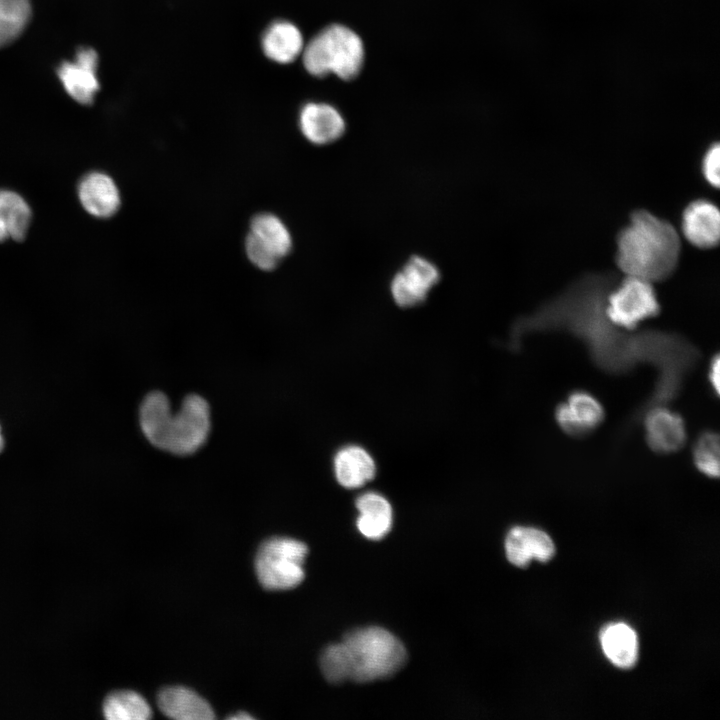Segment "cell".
<instances>
[{
	"label": "cell",
	"mask_w": 720,
	"mask_h": 720,
	"mask_svg": "<svg viewBox=\"0 0 720 720\" xmlns=\"http://www.w3.org/2000/svg\"><path fill=\"white\" fill-rule=\"evenodd\" d=\"M614 273H588L560 294L519 320L514 336L530 332L564 331L579 339L592 362L609 374H625L637 365L657 370L654 388L641 406L667 405L674 400L700 354L685 337L662 330L626 331L605 314V299L617 282Z\"/></svg>",
	"instance_id": "1"
},
{
	"label": "cell",
	"mask_w": 720,
	"mask_h": 720,
	"mask_svg": "<svg viewBox=\"0 0 720 720\" xmlns=\"http://www.w3.org/2000/svg\"><path fill=\"white\" fill-rule=\"evenodd\" d=\"M681 241L667 220L636 210L616 238V265L625 276L651 283L670 277L679 264Z\"/></svg>",
	"instance_id": "2"
},
{
	"label": "cell",
	"mask_w": 720,
	"mask_h": 720,
	"mask_svg": "<svg viewBox=\"0 0 720 720\" xmlns=\"http://www.w3.org/2000/svg\"><path fill=\"white\" fill-rule=\"evenodd\" d=\"M333 661L340 679L367 683L390 677L405 663L401 641L381 627H366L347 633L332 644Z\"/></svg>",
	"instance_id": "3"
},
{
	"label": "cell",
	"mask_w": 720,
	"mask_h": 720,
	"mask_svg": "<svg viewBox=\"0 0 720 720\" xmlns=\"http://www.w3.org/2000/svg\"><path fill=\"white\" fill-rule=\"evenodd\" d=\"M305 69L316 77L334 73L343 80L355 78L364 63L361 38L350 28L333 24L304 45Z\"/></svg>",
	"instance_id": "4"
},
{
	"label": "cell",
	"mask_w": 720,
	"mask_h": 720,
	"mask_svg": "<svg viewBox=\"0 0 720 720\" xmlns=\"http://www.w3.org/2000/svg\"><path fill=\"white\" fill-rule=\"evenodd\" d=\"M305 543L285 537L271 538L258 549L255 570L261 585L270 590L291 589L304 579Z\"/></svg>",
	"instance_id": "5"
},
{
	"label": "cell",
	"mask_w": 720,
	"mask_h": 720,
	"mask_svg": "<svg viewBox=\"0 0 720 720\" xmlns=\"http://www.w3.org/2000/svg\"><path fill=\"white\" fill-rule=\"evenodd\" d=\"M210 425L206 400L189 395L176 413L171 409L166 416L158 449L177 455L192 454L206 442Z\"/></svg>",
	"instance_id": "6"
},
{
	"label": "cell",
	"mask_w": 720,
	"mask_h": 720,
	"mask_svg": "<svg viewBox=\"0 0 720 720\" xmlns=\"http://www.w3.org/2000/svg\"><path fill=\"white\" fill-rule=\"evenodd\" d=\"M604 309L613 325L634 331L641 322L659 314L660 302L653 283L625 276L607 293Z\"/></svg>",
	"instance_id": "7"
},
{
	"label": "cell",
	"mask_w": 720,
	"mask_h": 720,
	"mask_svg": "<svg viewBox=\"0 0 720 720\" xmlns=\"http://www.w3.org/2000/svg\"><path fill=\"white\" fill-rule=\"evenodd\" d=\"M292 238L286 225L271 213L256 215L245 241L249 260L261 270H272L288 255Z\"/></svg>",
	"instance_id": "8"
},
{
	"label": "cell",
	"mask_w": 720,
	"mask_h": 720,
	"mask_svg": "<svg viewBox=\"0 0 720 720\" xmlns=\"http://www.w3.org/2000/svg\"><path fill=\"white\" fill-rule=\"evenodd\" d=\"M440 272L435 264L424 257L414 256L394 275L391 294L400 307L422 303L438 283Z\"/></svg>",
	"instance_id": "9"
},
{
	"label": "cell",
	"mask_w": 720,
	"mask_h": 720,
	"mask_svg": "<svg viewBox=\"0 0 720 720\" xmlns=\"http://www.w3.org/2000/svg\"><path fill=\"white\" fill-rule=\"evenodd\" d=\"M554 418L565 434L583 437L600 426L605 418V410L592 393L575 390L556 406Z\"/></svg>",
	"instance_id": "10"
},
{
	"label": "cell",
	"mask_w": 720,
	"mask_h": 720,
	"mask_svg": "<svg viewBox=\"0 0 720 720\" xmlns=\"http://www.w3.org/2000/svg\"><path fill=\"white\" fill-rule=\"evenodd\" d=\"M638 418L643 420L646 443L655 453L670 454L684 446L687 439L685 421L666 405L647 408Z\"/></svg>",
	"instance_id": "11"
},
{
	"label": "cell",
	"mask_w": 720,
	"mask_h": 720,
	"mask_svg": "<svg viewBox=\"0 0 720 720\" xmlns=\"http://www.w3.org/2000/svg\"><path fill=\"white\" fill-rule=\"evenodd\" d=\"M97 60L92 48H81L75 61L63 62L57 70L66 92L80 104H91L99 90Z\"/></svg>",
	"instance_id": "12"
},
{
	"label": "cell",
	"mask_w": 720,
	"mask_h": 720,
	"mask_svg": "<svg viewBox=\"0 0 720 720\" xmlns=\"http://www.w3.org/2000/svg\"><path fill=\"white\" fill-rule=\"evenodd\" d=\"M684 237L695 247H715L720 238V213L717 206L707 199L691 201L681 218Z\"/></svg>",
	"instance_id": "13"
},
{
	"label": "cell",
	"mask_w": 720,
	"mask_h": 720,
	"mask_svg": "<svg viewBox=\"0 0 720 720\" xmlns=\"http://www.w3.org/2000/svg\"><path fill=\"white\" fill-rule=\"evenodd\" d=\"M299 127L304 137L316 145H326L338 140L345 132V120L341 113L326 103H308L299 114Z\"/></svg>",
	"instance_id": "14"
},
{
	"label": "cell",
	"mask_w": 720,
	"mask_h": 720,
	"mask_svg": "<svg viewBox=\"0 0 720 720\" xmlns=\"http://www.w3.org/2000/svg\"><path fill=\"white\" fill-rule=\"evenodd\" d=\"M82 207L92 216L108 218L119 209L121 197L114 180L105 173L91 172L78 185Z\"/></svg>",
	"instance_id": "15"
},
{
	"label": "cell",
	"mask_w": 720,
	"mask_h": 720,
	"mask_svg": "<svg viewBox=\"0 0 720 720\" xmlns=\"http://www.w3.org/2000/svg\"><path fill=\"white\" fill-rule=\"evenodd\" d=\"M505 550L508 560L524 567L532 559L548 561L555 552L551 538L544 531L532 527H513L507 534Z\"/></svg>",
	"instance_id": "16"
},
{
	"label": "cell",
	"mask_w": 720,
	"mask_h": 720,
	"mask_svg": "<svg viewBox=\"0 0 720 720\" xmlns=\"http://www.w3.org/2000/svg\"><path fill=\"white\" fill-rule=\"evenodd\" d=\"M157 704L167 717L178 720H211L214 712L209 703L194 691L180 686L160 691Z\"/></svg>",
	"instance_id": "17"
},
{
	"label": "cell",
	"mask_w": 720,
	"mask_h": 720,
	"mask_svg": "<svg viewBox=\"0 0 720 720\" xmlns=\"http://www.w3.org/2000/svg\"><path fill=\"white\" fill-rule=\"evenodd\" d=\"M334 472L338 483L347 489H355L372 480L376 464L362 447L349 445L340 449L334 457Z\"/></svg>",
	"instance_id": "18"
},
{
	"label": "cell",
	"mask_w": 720,
	"mask_h": 720,
	"mask_svg": "<svg viewBox=\"0 0 720 720\" xmlns=\"http://www.w3.org/2000/svg\"><path fill=\"white\" fill-rule=\"evenodd\" d=\"M359 512L356 524L368 539L379 540L391 530L393 512L389 501L379 493L366 492L356 500Z\"/></svg>",
	"instance_id": "19"
},
{
	"label": "cell",
	"mask_w": 720,
	"mask_h": 720,
	"mask_svg": "<svg viewBox=\"0 0 720 720\" xmlns=\"http://www.w3.org/2000/svg\"><path fill=\"white\" fill-rule=\"evenodd\" d=\"M264 54L274 62L288 64L303 51L304 40L301 31L288 21H275L265 30L262 37Z\"/></svg>",
	"instance_id": "20"
},
{
	"label": "cell",
	"mask_w": 720,
	"mask_h": 720,
	"mask_svg": "<svg viewBox=\"0 0 720 720\" xmlns=\"http://www.w3.org/2000/svg\"><path fill=\"white\" fill-rule=\"evenodd\" d=\"M607 658L620 668L632 667L638 657V640L634 630L624 623L607 625L600 634Z\"/></svg>",
	"instance_id": "21"
},
{
	"label": "cell",
	"mask_w": 720,
	"mask_h": 720,
	"mask_svg": "<svg viewBox=\"0 0 720 720\" xmlns=\"http://www.w3.org/2000/svg\"><path fill=\"white\" fill-rule=\"evenodd\" d=\"M32 212L18 193L0 189V242L11 238L22 240L30 226Z\"/></svg>",
	"instance_id": "22"
},
{
	"label": "cell",
	"mask_w": 720,
	"mask_h": 720,
	"mask_svg": "<svg viewBox=\"0 0 720 720\" xmlns=\"http://www.w3.org/2000/svg\"><path fill=\"white\" fill-rule=\"evenodd\" d=\"M103 714L109 720H147L152 711L147 701L134 691H116L104 701Z\"/></svg>",
	"instance_id": "23"
},
{
	"label": "cell",
	"mask_w": 720,
	"mask_h": 720,
	"mask_svg": "<svg viewBox=\"0 0 720 720\" xmlns=\"http://www.w3.org/2000/svg\"><path fill=\"white\" fill-rule=\"evenodd\" d=\"M30 17V0H0V48L24 31Z\"/></svg>",
	"instance_id": "24"
},
{
	"label": "cell",
	"mask_w": 720,
	"mask_h": 720,
	"mask_svg": "<svg viewBox=\"0 0 720 720\" xmlns=\"http://www.w3.org/2000/svg\"><path fill=\"white\" fill-rule=\"evenodd\" d=\"M719 435L705 430L699 434L692 447L693 464L698 472L709 478L719 476Z\"/></svg>",
	"instance_id": "25"
},
{
	"label": "cell",
	"mask_w": 720,
	"mask_h": 720,
	"mask_svg": "<svg viewBox=\"0 0 720 720\" xmlns=\"http://www.w3.org/2000/svg\"><path fill=\"white\" fill-rule=\"evenodd\" d=\"M720 150H719V144L713 143L711 144L705 151L702 162H701V171L704 179L706 182L713 186L718 187L719 186V176H720Z\"/></svg>",
	"instance_id": "26"
},
{
	"label": "cell",
	"mask_w": 720,
	"mask_h": 720,
	"mask_svg": "<svg viewBox=\"0 0 720 720\" xmlns=\"http://www.w3.org/2000/svg\"><path fill=\"white\" fill-rule=\"evenodd\" d=\"M720 358L719 354L716 353L713 355V357L710 360L709 366H708V381L711 386L712 392L719 396V383H720Z\"/></svg>",
	"instance_id": "27"
},
{
	"label": "cell",
	"mask_w": 720,
	"mask_h": 720,
	"mask_svg": "<svg viewBox=\"0 0 720 720\" xmlns=\"http://www.w3.org/2000/svg\"><path fill=\"white\" fill-rule=\"evenodd\" d=\"M229 719H233V720H244V719L247 720V719H248V720H251V719H253V717H252L251 715H249L248 713L241 711V712H237V714H235V715L230 716Z\"/></svg>",
	"instance_id": "28"
},
{
	"label": "cell",
	"mask_w": 720,
	"mask_h": 720,
	"mask_svg": "<svg viewBox=\"0 0 720 720\" xmlns=\"http://www.w3.org/2000/svg\"><path fill=\"white\" fill-rule=\"evenodd\" d=\"M3 444H4V440H3L2 433H1V428H0V452H1V450L3 449Z\"/></svg>",
	"instance_id": "29"
}]
</instances>
